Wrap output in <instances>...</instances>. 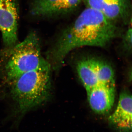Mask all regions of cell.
I'll return each instance as SVG.
<instances>
[{
  "instance_id": "obj_1",
  "label": "cell",
  "mask_w": 132,
  "mask_h": 132,
  "mask_svg": "<svg viewBox=\"0 0 132 132\" xmlns=\"http://www.w3.org/2000/svg\"><path fill=\"white\" fill-rule=\"evenodd\" d=\"M118 28L101 12L87 7L62 31L47 53V61L54 70L63 65L72 50L89 46L105 47L118 35Z\"/></svg>"
},
{
  "instance_id": "obj_2",
  "label": "cell",
  "mask_w": 132,
  "mask_h": 132,
  "mask_svg": "<svg viewBox=\"0 0 132 132\" xmlns=\"http://www.w3.org/2000/svg\"><path fill=\"white\" fill-rule=\"evenodd\" d=\"M51 69L47 62L21 75L5 87L12 100V114L16 121L49 100L52 91Z\"/></svg>"
},
{
  "instance_id": "obj_3",
  "label": "cell",
  "mask_w": 132,
  "mask_h": 132,
  "mask_svg": "<svg viewBox=\"0 0 132 132\" xmlns=\"http://www.w3.org/2000/svg\"><path fill=\"white\" fill-rule=\"evenodd\" d=\"M47 62L41 55L38 35L31 32L20 43L0 50V88Z\"/></svg>"
},
{
  "instance_id": "obj_4",
  "label": "cell",
  "mask_w": 132,
  "mask_h": 132,
  "mask_svg": "<svg viewBox=\"0 0 132 132\" xmlns=\"http://www.w3.org/2000/svg\"><path fill=\"white\" fill-rule=\"evenodd\" d=\"M76 68L86 91L104 85H115L113 69L101 59L85 57L78 61Z\"/></svg>"
},
{
  "instance_id": "obj_5",
  "label": "cell",
  "mask_w": 132,
  "mask_h": 132,
  "mask_svg": "<svg viewBox=\"0 0 132 132\" xmlns=\"http://www.w3.org/2000/svg\"><path fill=\"white\" fill-rule=\"evenodd\" d=\"M19 18L16 0H0V30L5 47L18 43Z\"/></svg>"
},
{
  "instance_id": "obj_6",
  "label": "cell",
  "mask_w": 132,
  "mask_h": 132,
  "mask_svg": "<svg viewBox=\"0 0 132 132\" xmlns=\"http://www.w3.org/2000/svg\"><path fill=\"white\" fill-rule=\"evenodd\" d=\"M82 0H34L30 7L33 15L51 16L68 13L76 9Z\"/></svg>"
},
{
  "instance_id": "obj_7",
  "label": "cell",
  "mask_w": 132,
  "mask_h": 132,
  "mask_svg": "<svg viewBox=\"0 0 132 132\" xmlns=\"http://www.w3.org/2000/svg\"><path fill=\"white\" fill-rule=\"evenodd\" d=\"M115 85H104L86 91L89 105L95 113L104 114L111 111L115 101Z\"/></svg>"
},
{
  "instance_id": "obj_8",
  "label": "cell",
  "mask_w": 132,
  "mask_h": 132,
  "mask_svg": "<svg viewBox=\"0 0 132 132\" xmlns=\"http://www.w3.org/2000/svg\"><path fill=\"white\" fill-rule=\"evenodd\" d=\"M131 94L128 91L120 94L117 107L108 118L109 123L121 132H130L132 129Z\"/></svg>"
},
{
  "instance_id": "obj_9",
  "label": "cell",
  "mask_w": 132,
  "mask_h": 132,
  "mask_svg": "<svg viewBox=\"0 0 132 132\" xmlns=\"http://www.w3.org/2000/svg\"><path fill=\"white\" fill-rule=\"evenodd\" d=\"M86 3L87 7L100 11L114 22L127 15V0H86Z\"/></svg>"
},
{
  "instance_id": "obj_10",
  "label": "cell",
  "mask_w": 132,
  "mask_h": 132,
  "mask_svg": "<svg viewBox=\"0 0 132 132\" xmlns=\"http://www.w3.org/2000/svg\"><path fill=\"white\" fill-rule=\"evenodd\" d=\"M131 24L128 28L123 38V44L126 50L130 51L132 48Z\"/></svg>"
}]
</instances>
